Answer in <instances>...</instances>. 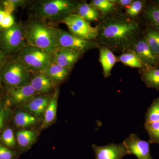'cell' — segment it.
Masks as SVG:
<instances>
[{
    "label": "cell",
    "instance_id": "obj_5",
    "mask_svg": "<svg viewBox=\"0 0 159 159\" xmlns=\"http://www.w3.org/2000/svg\"><path fill=\"white\" fill-rule=\"evenodd\" d=\"M26 44L24 25L21 23H16L11 28L1 31L0 50L6 56L19 52Z\"/></svg>",
    "mask_w": 159,
    "mask_h": 159
},
{
    "label": "cell",
    "instance_id": "obj_35",
    "mask_svg": "<svg viewBox=\"0 0 159 159\" xmlns=\"http://www.w3.org/2000/svg\"><path fill=\"white\" fill-rule=\"evenodd\" d=\"M133 1V0H116V3L117 6L126 8L130 6Z\"/></svg>",
    "mask_w": 159,
    "mask_h": 159
},
{
    "label": "cell",
    "instance_id": "obj_9",
    "mask_svg": "<svg viewBox=\"0 0 159 159\" xmlns=\"http://www.w3.org/2000/svg\"><path fill=\"white\" fill-rule=\"evenodd\" d=\"M122 142L129 155H134L138 159H153L151 154L149 142L142 140L136 134H130Z\"/></svg>",
    "mask_w": 159,
    "mask_h": 159
},
{
    "label": "cell",
    "instance_id": "obj_36",
    "mask_svg": "<svg viewBox=\"0 0 159 159\" xmlns=\"http://www.w3.org/2000/svg\"><path fill=\"white\" fill-rule=\"evenodd\" d=\"M6 56L0 50V69L6 62Z\"/></svg>",
    "mask_w": 159,
    "mask_h": 159
},
{
    "label": "cell",
    "instance_id": "obj_33",
    "mask_svg": "<svg viewBox=\"0 0 159 159\" xmlns=\"http://www.w3.org/2000/svg\"><path fill=\"white\" fill-rule=\"evenodd\" d=\"M18 153L0 142V159H17Z\"/></svg>",
    "mask_w": 159,
    "mask_h": 159
},
{
    "label": "cell",
    "instance_id": "obj_2",
    "mask_svg": "<svg viewBox=\"0 0 159 159\" xmlns=\"http://www.w3.org/2000/svg\"><path fill=\"white\" fill-rule=\"evenodd\" d=\"M27 44L53 54L58 48L57 28L48 23L31 17L24 25Z\"/></svg>",
    "mask_w": 159,
    "mask_h": 159
},
{
    "label": "cell",
    "instance_id": "obj_32",
    "mask_svg": "<svg viewBox=\"0 0 159 159\" xmlns=\"http://www.w3.org/2000/svg\"><path fill=\"white\" fill-rule=\"evenodd\" d=\"M159 121V98L154 99L145 115V123Z\"/></svg>",
    "mask_w": 159,
    "mask_h": 159
},
{
    "label": "cell",
    "instance_id": "obj_4",
    "mask_svg": "<svg viewBox=\"0 0 159 159\" xmlns=\"http://www.w3.org/2000/svg\"><path fill=\"white\" fill-rule=\"evenodd\" d=\"M32 74L20 56L5 63L0 69V77L6 90L30 84Z\"/></svg>",
    "mask_w": 159,
    "mask_h": 159
},
{
    "label": "cell",
    "instance_id": "obj_6",
    "mask_svg": "<svg viewBox=\"0 0 159 159\" xmlns=\"http://www.w3.org/2000/svg\"><path fill=\"white\" fill-rule=\"evenodd\" d=\"M19 56L32 74L44 72L52 61V54L26 44Z\"/></svg>",
    "mask_w": 159,
    "mask_h": 159
},
{
    "label": "cell",
    "instance_id": "obj_15",
    "mask_svg": "<svg viewBox=\"0 0 159 159\" xmlns=\"http://www.w3.org/2000/svg\"><path fill=\"white\" fill-rule=\"evenodd\" d=\"M30 84L41 95L48 94L56 85L43 72L32 74Z\"/></svg>",
    "mask_w": 159,
    "mask_h": 159
},
{
    "label": "cell",
    "instance_id": "obj_27",
    "mask_svg": "<svg viewBox=\"0 0 159 159\" xmlns=\"http://www.w3.org/2000/svg\"><path fill=\"white\" fill-rule=\"evenodd\" d=\"M144 16L149 25L159 30V5H150L145 9Z\"/></svg>",
    "mask_w": 159,
    "mask_h": 159
},
{
    "label": "cell",
    "instance_id": "obj_21",
    "mask_svg": "<svg viewBox=\"0 0 159 159\" xmlns=\"http://www.w3.org/2000/svg\"><path fill=\"white\" fill-rule=\"evenodd\" d=\"M151 50L159 60V30L148 25L143 31V36Z\"/></svg>",
    "mask_w": 159,
    "mask_h": 159
},
{
    "label": "cell",
    "instance_id": "obj_18",
    "mask_svg": "<svg viewBox=\"0 0 159 159\" xmlns=\"http://www.w3.org/2000/svg\"><path fill=\"white\" fill-rule=\"evenodd\" d=\"M59 94V89L55 88L50 102L44 114L43 121L42 125L43 128L51 125L56 119Z\"/></svg>",
    "mask_w": 159,
    "mask_h": 159
},
{
    "label": "cell",
    "instance_id": "obj_13",
    "mask_svg": "<svg viewBox=\"0 0 159 159\" xmlns=\"http://www.w3.org/2000/svg\"><path fill=\"white\" fill-rule=\"evenodd\" d=\"M82 54L66 48H57L52 54L51 61L72 70Z\"/></svg>",
    "mask_w": 159,
    "mask_h": 159
},
{
    "label": "cell",
    "instance_id": "obj_34",
    "mask_svg": "<svg viewBox=\"0 0 159 159\" xmlns=\"http://www.w3.org/2000/svg\"><path fill=\"white\" fill-rule=\"evenodd\" d=\"M15 23L13 16L11 15L7 14L1 23L0 27L2 29H9L14 25Z\"/></svg>",
    "mask_w": 159,
    "mask_h": 159
},
{
    "label": "cell",
    "instance_id": "obj_42",
    "mask_svg": "<svg viewBox=\"0 0 159 159\" xmlns=\"http://www.w3.org/2000/svg\"><path fill=\"white\" fill-rule=\"evenodd\" d=\"M2 96H0V99H1V97H2Z\"/></svg>",
    "mask_w": 159,
    "mask_h": 159
},
{
    "label": "cell",
    "instance_id": "obj_37",
    "mask_svg": "<svg viewBox=\"0 0 159 159\" xmlns=\"http://www.w3.org/2000/svg\"><path fill=\"white\" fill-rule=\"evenodd\" d=\"M7 14L6 12H5V11H3V10L0 11V25H1V23L2 21L4 19V18H5Z\"/></svg>",
    "mask_w": 159,
    "mask_h": 159
},
{
    "label": "cell",
    "instance_id": "obj_26",
    "mask_svg": "<svg viewBox=\"0 0 159 159\" xmlns=\"http://www.w3.org/2000/svg\"><path fill=\"white\" fill-rule=\"evenodd\" d=\"M89 4L97 9L103 17L112 14L116 9V0H93Z\"/></svg>",
    "mask_w": 159,
    "mask_h": 159
},
{
    "label": "cell",
    "instance_id": "obj_29",
    "mask_svg": "<svg viewBox=\"0 0 159 159\" xmlns=\"http://www.w3.org/2000/svg\"><path fill=\"white\" fill-rule=\"evenodd\" d=\"M146 2L142 0L134 1L130 6L125 8V16L135 20L140 15L145 8Z\"/></svg>",
    "mask_w": 159,
    "mask_h": 159
},
{
    "label": "cell",
    "instance_id": "obj_23",
    "mask_svg": "<svg viewBox=\"0 0 159 159\" xmlns=\"http://www.w3.org/2000/svg\"><path fill=\"white\" fill-rule=\"evenodd\" d=\"M141 79L147 88L159 91V68H152L140 70Z\"/></svg>",
    "mask_w": 159,
    "mask_h": 159
},
{
    "label": "cell",
    "instance_id": "obj_24",
    "mask_svg": "<svg viewBox=\"0 0 159 159\" xmlns=\"http://www.w3.org/2000/svg\"><path fill=\"white\" fill-rule=\"evenodd\" d=\"M16 143L22 148H28L34 144L37 135L35 132L30 130H19L15 133Z\"/></svg>",
    "mask_w": 159,
    "mask_h": 159
},
{
    "label": "cell",
    "instance_id": "obj_28",
    "mask_svg": "<svg viewBox=\"0 0 159 159\" xmlns=\"http://www.w3.org/2000/svg\"><path fill=\"white\" fill-rule=\"evenodd\" d=\"M0 142L9 148L14 149L16 146L15 134L13 128L8 125L0 134Z\"/></svg>",
    "mask_w": 159,
    "mask_h": 159
},
{
    "label": "cell",
    "instance_id": "obj_14",
    "mask_svg": "<svg viewBox=\"0 0 159 159\" xmlns=\"http://www.w3.org/2000/svg\"><path fill=\"white\" fill-rule=\"evenodd\" d=\"M52 96L47 94L34 97L26 103L24 108L35 116H44Z\"/></svg>",
    "mask_w": 159,
    "mask_h": 159
},
{
    "label": "cell",
    "instance_id": "obj_11",
    "mask_svg": "<svg viewBox=\"0 0 159 159\" xmlns=\"http://www.w3.org/2000/svg\"><path fill=\"white\" fill-rule=\"evenodd\" d=\"M129 51L135 53L148 68H159V60L151 50L144 38L138 39Z\"/></svg>",
    "mask_w": 159,
    "mask_h": 159
},
{
    "label": "cell",
    "instance_id": "obj_16",
    "mask_svg": "<svg viewBox=\"0 0 159 159\" xmlns=\"http://www.w3.org/2000/svg\"><path fill=\"white\" fill-rule=\"evenodd\" d=\"M99 61L102 66L103 75L105 78L110 77L112 69L118 61L116 57L111 49L104 46L99 45Z\"/></svg>",
    "mask_w": 159,
    "mask_h": 159
},
{
    "label": "cell",
    "instance_id": "obj_20",
    "mask_svg": "<svg viewBox=\"0 0 159 159\" xmlns=\"http://www.w3.org/2000/svg\"><path fill=\"white\" fill-rule=\"evenodd\" d=\"M12 114L8 96L6 94L3 95L0 99V134L9 125Z\"/></svg>",
    "mask_w": 159,
    "mask_h": 159
},
{
    "label": "cell",
    "instance_id": "obj_38",
    "mask_svg": "<svg viewBox=\"0 0 159 159\" xmlns=\"http://www.w3.org/2000/svg\"><path fill=\"white\" fill-rule=\"evenodd\" d=\"M4 85L2 82V80L0 77V96L3 95V91H4Z\"/></svg>",
    "mask_w": 159,
    "mask_h": 159
},
{
    "label": "cell",
    "instance_id": "obj_8",
    "mask_svg": "<svg viewBox=\"0 0 159 159\" xmlns=\"http://www.w3.org/2000/svg\"><path fill=\"white\" fill-rule=\"evenodd\" d=\"M57 41L58 48L71 49L82 54L99 46L97 41L82 39L58 28H57Z\"/></svg>",
    "mask_w": 159,
    "mask_h": 159
},
{
    "label": "cell",
    "instance_id": "obj_39",
    "mask_svg": "<svg viewBox=\"0 0 159 159\" xmlns=\"http://www.w3.org/2000/svg\"><path fill=\"white\" fill-rule=\"evenodd\" d=\"M2 10H3L2 7V5H1V3H0V11Z\"/></svg>",
    "mask_w": 159,
    "mask_h": 159
},
{
    "label": "cell",
    "instance_id": "obj_19",
    "mask_svg": "<svg viewBox=\"0 0 159 159\" xmlns=\"http://www.w3.org/2000/svg\"><path fill=\"white\" fill-rule=\"evenodd\" d=\"M11 121L16 127L25 128L36 124L38 120L36 116L30 113L17 111L14 113L12 111Z\"/></svg>",
    "mask_w": 159,
    "mask_h": 159
},
{
    "label": "cell",
    "instance_id": "obj_10",
    "mask_svg": "<svg viewBox=\"0 0 159 159\" xmlns=\"http://www.w3.org/2000/svg\"><path fill=\"white\" fill-rule=\"evenodd\" d=\"M92 148L95 153V159H122L129 155L123 142L119 144L111 143L102 146L93 144Z\"/></svg>",
    "mask_w": 159,
    "mask_h": 159
},
{
    "label": "cell",
    "instance_id": "obj_22",
    "mask_svg": "<svg viewBox=\"0 0 159 159\" xmlns=\"http://www.w3.org/2000/svg\"><path fill=\"white\" fill-rule=\"evenodd\" d=\"M75 13L89 23L99 20L102 16L97 9L86 2L80 3Z\"/></svg>",
    "mask_w": 159,
    "mask_h": 159
},
{
    "label": "cell",
    "instance_id": "obj_30",
    "mask_svg": "<svg viewBox=\"0 0 159 159\" xmlns=\"http://www.w3.org/2000/svg\"><path fill=\"white\" fill-rule=\"evenodd\" d=\"M31 1L27 0H5L1 1L3 11L8 15H11L17 8L25 7Z\"/></svg>",
    "mask_w": 159,
    "mask_h": 159
},
{
    "label": "cell",
    "instance_id": "obj_31",
    "mask_svg": "<svg viewBox=\"0 0 159 159\" xmlns=\"http://www.w3.org/2000/svg\"><path fill=\"white\" fill-rule=\"evenodd\" d=\"M144 127L148 133L149 144H159V121L145 123Z\"/></svg>",
    "mask_w": 159,
    "mask_h": 159
},
{
    "label": "cell",
    "instance_id": "obj_17",
    "mask_svg": "<svg viewBox=\"0 0 159 159\" xmlns=\"http://www.w3.org/2000/svg\"><path fill=\"white\" fill-rule=\"evenodd\" d=\"M71 71L70 69L51 61L43 72L57 84L65 80Z\"/></svg>",
    "mask_w": 159,
    "mask_h": 159
},
{
    "label": "cell",
    "instance_id": "obj_7",
    "mask_svg": "<svg viewBox=\"0 0 159 159\" xmlns=\"http://www.w3.org/2000/svg\"><path fill=\"white\" fill-rule=\"evenodd\" d=\"M60 23L67 26L69 32L82 39L95 40L98 34L97 26L93 27L80 16L74 13L63 19Z\"/></svg>",
    "mask_w": 159,
    "mask_h": 159
},
{
    "label": "cell",
    "instance_id": "obj_3",
    "mask_svg": "<svg viewBox=\"0 0 159 159\" xmlns=\"http://www.w3.org/2000/svg\"><path fill=\"white\" fill-rule=\"evenodd\" d=\"M79 2L72 0H42L30 8L31 17L46 22L59 23L70 15L76 13Z\"/></svg>",
    "mask_w": 159,
    "mask_h": 159
},
{
    "label": "cell",
    "instance_id": "obj_1",
    "mask_svg": "<svg viewBox=\"0 0 159 159\" xmlns=\"http://www.w3.org/2000/svg\"><path fill=\"white\" fill-rule=\"evenodd\" d=\"M97 27V39L99 45L122 53L130 50L140 32L139 22L125 16H105Z\"/></svg>",
    "mask_w": 159,
    "mask_h": 159
},
{
    "label": "cell",
    "instance_id": "obj_25",
    "mask_svg": "<svg viewBox=\"0 0 159 159\" xmlns=\"http://www.w3.org/2000/svg\"><path fill=\"white\" fill-rule=\"evenodd\" d=\"M118 60L125 66L139 69L140 70L148 68L136 54L131 51L122 53L118 57Z\"/></svg>",
    "mask_w": 159,
    "mask_h": 159
},
{
    "label": "cell",
    "instance_id": "obj_12",
    "mask_svg": "<svg viewBox=\"0 0 159 159\" xmlns=\"http://www.w3.org/2000/svg\"><path fill=\"white\" fill-rule=\"evenodd\" d=\"M6 90V94L12 108L28 102L35 97V95L37 94L30 84Z\"/></svg>",
    "mask_w": 159,
    "mask_h": 159
},
{
    "label": "cell",
    "instance_id": "obj_41",
    "mask_svg": "<svg viewBox=\"0 0 159 159\" xmlns=\"http://www.w3.org/2000/svg\"><path fill=\"white\" fill-rule=\"evenodd\" d=\"M2 29L0 27V33H1V31H2Z\"/></svg>",
    "mask_w": 159,
    "mask_h": 159
},
{
    "label": "cell",
    "instance_id": "obj_40",
    "mask_svg": "<svg viewBox=\"0 0 159 159\" xmlns=\"http://www.w3.org/2000/svg\"><path fill=\"white\" fill-rule=\"evenodd\" d=\"M156 3L157 4H158V5H159V1H157V2H156Z\"/></svg>",
    "mask_w": 159,
    "mask_h": 159
}]
</instances>
